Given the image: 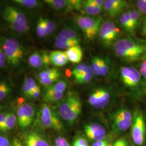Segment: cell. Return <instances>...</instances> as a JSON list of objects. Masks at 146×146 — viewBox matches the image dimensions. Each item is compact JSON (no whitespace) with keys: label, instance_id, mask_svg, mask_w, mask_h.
<instances>
[{"label":"cell","instance_id":"cell-24","mask_svg":"<svg viewBox=\"0 0 146 146\" xmlns=\"http://www.w3.org/2000/svg\"><path fill=\"white\" fill-rule=\"evenodd\" d=\"M68 61L73 63H78L82 61L83 52L79 45L72 47L65 52Z\"/></svg>","mask_w":146,"mask_h":146},{"label":"cell","instance_id":"cell-11","mask_svg":"<svg viewBox=\"0 0 146 146\" xmlns=\"http://www.w3.org/2000/svg\"><path fill=\"white\" fill-rule=\"evenodd\" d=\"M111 97V93L109 88L101 87L92 90L89 95L88 102L94 108L101 110L110 104Z\"/></svg>","mask_w":146,"mask_h":146},{"label":"cell","instance_id":"cell-30","mask_svg":"<svg viewBox=\"0 0 146 146\" xmlns=\"http://www.w3.org/2000/svg\"><path fill=\"white\" fill-rule=\"evenodd\" d=\"M36 31L37 36L41 38H43L48 36L44 19L42 17L39 18L37 23Z\"/></svg>","mask_w":146,"mask_h":146},{"label":"cell","instance_id":"cell-19","mask_svg":"<svg viewBox=\"0 0 146 146\" xmlns=\"http://www.w3.org/2000/svg\"><path fill=\"white\" fill-rule=\"evenodd\" d=\"M25 146H50L47 139L36 131L27 133L24 137Z\"/></svg>","mask_w":146,"mask_h":146},{"label":"cell","instance_id":"cell-37","mask_svg":"<svg viewBox=\"0 0 146 146\" xmlns=\"http://www.w3.org/2000/svg\"><path fill=\"white\" fill-rule=\"evenodd\" d=\"M136 6L141 14H146V0L136 1Z\"/></svg>","mask_w":146,"mask_h":146},{"label":"cell","instance_id":"cell-42","mask_svg":"<svg viewBox=\"0 0 146 146\" xmlns=\"http://www.w3.org/2000/svg\"><path fill=\"white\" fill-rule=\"evenodd\" d=\"M140 72L141 74V76H142L146 80V58L143 60L141 64Z\"/></svg>","mask_w":146,"mask_h":146},{"label":"cell","instance_id":"cell-15","mask_svg":"<svg viewBox=\"0 0 146 146\" xmlns=\"http://www.w3.org/2000/svg\"><path fill=\"white\" fill-rule=\"evenodd\" d=\"M128 7L127 2L123 0H106L104 9L111 18L121 15Z\"/></svg>","mask_w":146,"mask_h":146},{"label":"cell","instance_id":"cell-14","mask_svg":"<svg viewBox=\"0 0 146 146\" xmlns=\"http://www.w3.org/2000/svg\"><path fill=\"white\" fill-rule=\"evenodd\" d=\"M84 131L87 137L95 142L105 140L107 136L104 127L96 122L90 123L84 125Z\"/></svg>","mask_w":146,"mask_h":146},{"label":"cell","instance_id":"cell-8","mask_svg":"<svg viewBox=\"0 0 146 146\" xmlns=\"http://www.w3.org/2000/svg\"><path fill=\"white\" fill-rule=\"evenodd\" d=\"M131 135L135 146H143L146 141V123L143 114L139 110H136L133 114Z\"/></svg>","mask_w":146,"mask_h":146},{"label":"cell","instance_id":"cell-20","mask_svg":"<svg viewBox=\"0 0 146 146\" xmlns=\"http://www.w3.org/2000/svg\"><path fill=\"white\" fill-rule=\"evenodd\" d=\"M47 3L52 9L58 11H64L73 10L71 0H45Z\"/></svg>","mask_w":146,"mask_h":146},{"label":"cell","instance_id":"cell-23","mask_svg":"<svg viewBox=\"0 0 146 146\" xmlns=\"http://www.w3.org/2000/svg\"><path fill=\"white\" fill-rule=\"evenodd\" d=\"M102 9L103 8L93 3L91 0L82 1V7L80 11L85 15L95 16L100 14Z\"/></svg>","mask_w":146,"mask_h":146},{"label":"cell","instance_id":"cell-36","mask_svg":"<svg viewBox=\"0 0 146 146\" xmlns=\"http://www.w3.org/2000/svg\"><path fill=\"white\" fill-rule=\"evenodd\" d=\"M73 146H89L88 142L83 137H78L73 142Z\"/></svg>","mask_w":146,"mask_h":146},{"label":"cell","instance_id":"cell-47","mask_svg":"<svg viewBox=\"0 0 146 146\" xmlns=\"http://www.w3.org/2000/svg\"><path fill=\"white\" fill-rule=\"evenodd\" d=\"M12 144L13 146H25V145L22 143L21 140L17 138H15L14 139Z\"/></svg>","mask_w":146,"mask_h":146},{"label":"cell","instance_id":"cell-3","mask_svg":"<svg viewBox=\"0 0 146 146\" xmlns=\"http://www.w3.org/2000/svg\"><path fill=\"white\" fill-rule=\"evenodd\" d=\"M2 16L13 31L19 33H25L28 31V23L26 16L15 7L5 6Z\"/></svg>","mask_w":146,"mask_h":146},{"label":"cell","instance_id":"cell-31","mask_svg":"<svg viewBox=\"0 0 146 146\" xmlns=\"http://www.w3.org/2000/svg\"><path fill=\"white\" fill-rule=\"evenodd\" d=\"M11 92V89L8 84L5 81H0V101L5 99Z\"/></svg>","mask_w":146,"mask_h":146},{"label":"cell","instance_id":"cell-29","mask_svg":"<svg viewBox=\"0 0 146 146\" xmlns=\"http://www.w3.org/2000/svg\"><path fill=\"white\" fill-rule=\"evenodd\" d=\"M91 67L89 65H87L85 63H80L78 64L76 67L72 71V75L74 77L75 80L79 78L86 72H87Z\"/></svg>","mask_w":146,"mask_h":146},{"label":"cell","instance_id":"cell-28","mask_svg":"<svg viewBox=\"0 0 146 146\" xmlns=\"http://www.w3.org/2000/svg\"><path fill=\"white\" fill-rule=\"evenodd\" d=\"M14 3L27 8H35L41 5V2L37 0H14Z\"/></svg>","mask_w":146,"mask_h":146},{"label":"cell","instance_id":"cell-45","mask_svg":"<svg viewBox=\"0 0 146 146\" xmlns=\"http://www.w3.org/2000/svg\"><path fill=\"white\" fill-rule=\"evenodd\" d=\"M8 113L7 112H2L0 114V128L3 125L5 119L8 116Z\"/></svg>","mask_w":146,"mask_h":146},{"label":"cell","instance_id":"cell-25","mask_svg":"<svg viewBox=\"0 0 146 146\" xmlns=\"http://www.w3.org/2000/svg\"><path fill=\"white\" fill-rule=\"evenodd\" d=\"M120 22L122 28L129 34H133L135 33L136 30L133 25L129 11H125L121 15Z\"/></svg>","mask_w":146,"mask_h":146},{"label":"cell","instance_id":"cell-49","mask_svg":"<svg viewBox=\"0 0 146 146\" xmlns=\"http://www.w3.org/2000/svg\"><path fill=\"white\" fill-rule=\"evenodd\" d=\"M4 107H4V106H3V105L0 104V114H1V113H2V110H3Z\"/></svg>","mask_w":146,"mask_h":146},{"label":"cell","instance_id":"cell-13","mask_svg":"<svg viewBox=\"0 0 146 146\" xmlns=\"http://www.w3.org/2000/svg\"><path fill=\"white\" fill-rule=\"evenodd\" d=\"M35 110L31 104L25 103L21 104L17 111V124L21 129H25L31 125L34 120Z\"/></svg>","mask_w":146,"mask_h":146},{"label":"cell","instance_id":"cell-32","mask_svg":"<svg viewBox=\"0 0 146 146\" xmlns=\"http://www.w3.org/2000/svg\"><path fill=\"white\" fill-rule=\"evenodd\" d=\"M94 74L93 73L92 70V68H90L79 78L76 79L75 81L78 84H88L93 80L94 78Z\"/></svg>","mask_w":146,"mask_h":146},{"label":"cell","instance_id":"cell-33","mask_svg":"<svg viewBox=\"0 0 146 146\" xmlns=\"http://www.w3.org/2000/svg\"><path fill=\"white\" fill-rule=\"evenodd\" d=\"M130 11L131 18L133 23V25L136 29L140 26L141 21V14L137 9H132Z\"/></svg>","mask_w":146,"mask_h":146},{"label":"cell","instance_id":"cell-26","mask_svg":"<svg viewBox=\"0 0 146 146\" xmlns=\"http://www.w3.org/2000/svg\"><path fill=\"white\" fill-rule=\"evenodd\" d=\"M38 88L40 87L33 78L31 77H27L25 79L22 86L23 93L26 96L30 98L31 93Z\"/></svg>","mask_w":146,"mask_h":146},{"label":"cell","instance_id":"cell-22","mask_svg":"<svg viewBox=\"0 0 146 146\" xmlns=\"http://www.w3.org/2000/svg\"><path fill=\"white\" fill-rule=\"evenodd\" d=\"M50 63L56 67H62L67 64L68 60L64 52L60 50L52 51L49 54Z\"/></svg>","mask_w":146,"mask_h":146},{"label":"cell","instance_id":"cell-44","mask_svg":"<svg viewBox=\"0 0 146 146\" xmlns=\"http://www.w3.org/2000/svg\"><path fill=\"white\" fill-rule=\"evenodd\" d=\"M92 146H113V145L106 140L101 141H95Z\"/></svg>","mask_w":146,"mask_h":146},{"label":"cell","instance_id":"cell-46","mask_svg":"<svg viewBox=\"0 0 146 146\" xmlns=\"http://www.w3.org/2000/svg\"><path fill=\"white\" fill-rule=\"evenodd\" d=\"M92 2L94 3L100 8H104V0H91Z\"/></svg>","mask_w":146,"mask_h":146},{"label":"cell","instance_id":"cell-5","mask_svg":"<svg viewBox=\"0 0 146 146\" xmlns=\"http://www.w3.org/2000/svg\"><path fill=\"white\" fill-rule=\"evenodd\" d=\"M76 23L87 40H93L98 35L103 23L102 19L99 16L80 15L76 19Z\"/></svg>","mask_w":146,"mask_h":146},{"label":"cell","instance_id":"cell-1","mask_svg":"<svg viewBox=\"0 0 146 146\" xmlns=\"http://www.w3.org/2000/svg\"><path fill=\"white\" fill-rule=\"evenodd\" d=\"M114 50L117 57L127 62L146 58V43L131 38L123 37L115 42Z\"/></svg>","mask_w":146,"mask_h":146},{"label":"cell","instance_id":"cell-12","mask_svg":"<svg viewBox=\"0 0 146 146\" xmlns=\"http://www.w3.org/2000/svg\"><path fill=\"white\" fill-rule=\"evenodd\" d=\"M120 78L126 87L135 88L140 84L141 75L139 70L130 66H122L120 68Z\"/></svg>","mask_w":146,"mask_h":146},{"label":"cell","instance_id":"cell-38","mask_svg":"<svg viewBox=\"0 0 146 146\" xmlns=\"http://www.w3.org/2000/svg\"><path fill=\"white\" fill-rule=\"evenodd\" d=\"M55 146H70L68 141L62 136H58L54 141Z\"/></svg>","mask_w":146,"mask_h":146},{"label":"cell","instance_id":"cell-18","mask_svg":"<svg viewBox=\"0 0 146 146\" xmlns=\"http://www.w3.org/2000/svg\"><path fill=\"white\" fill-rule=\"evenodd\" d=\"M28 62L33 68H40L47 66L50 63L49 54L46 52H34L29 56Z\"/></svg>","mask_w":146,"mask_h":146},{"label":"cell","instance_id":"cell-7","mask_svg":"<svg viewBox=\"0 0 146 146\" xmlns=\"http://www.w3.org/2000/svg\"><path fill=\"white\" fill-rule=\"evenodd\" d=\"M1 47L5 54L7 61L13 66H18L23 58V49L21 44L14 38H5Z\"/></svg>","mask_w":146,"mask_h":146},{"label":"cell","instance_id":"cell-6","mask_svg":"<svg viewBox=\"0 0 146 146\" xmlns=\"http://www.w3.org/2000/svg\"><path fill=\"white\" fill-rule=\"evenodd\" d=\"M133 114L127 108H120L114 111L110 116L113 131L119 135L128 131L132 125Z\"/></svg>","mask_w":146,"mask_h":146},{"label":"cell","instance_id":"cell-43","mask_svg":"<svg viewBox=\"0 0 146 146\" xmlns=\"http://www.w3.org/2000/svg\"><path fill=\"white\" fill-rule=\"evenodd\" d=\"M41 94V89L40 88H38L31 93L30 96V98L35 100L38 99L40 97Z\"/></svg>","mask_w":146,"mask_h":146},{"label":"cell","instance_id":"cell-10","mask_svg":"<svg viewBox=\"0 0 146 146\" xmlns=\"http://www.w3.org/2000/svg\"><path fill=\"white\" fill-rule=\"evenodd\" d=\"M120 30L111 21L104 22L100 29L98 36L101 43L104 47H108L114 45L119 38Z\"/></svg>","mask_w":146,"mask_h":146},{"label":"cell","instance_id":"cell-41","mask_svg":"<svg viewBox=\"0 0 146 146\" xmlns=\"http://www.w3.org/2000/svg\"><path fill=\"white\" fill-rule=\"evenodd\" d=\"M9 140L5 136L0 135V146H11Z\"/></svg>","mask_w":146,"mask_h":146},{"label":"cell","instance_id":"cell-9","mask_svg":"<svg viewBox=\"0 0 146 146\" xmlns=\"http://www.w3.org/2000/svg\"><path fill=\"white\" fill-rule=\"evenodd\" d=\"M81 41L78 33L70 27H66L58 34L55 40V46L58 49H66L78 46Z\"/></svg>","mask_w":146,"mask_h":146},{"label":"cell","instance_id":"cell-35","mask_svg":"<svg viewBox=\"0 0 146 146\" xmlns=\"http://www.w3.org/2000/svg\"><path fill=\"white\" fill-rule=\"evenodd\" d=\"M44 21H45L46 28H47L48 35H50L55 29V27H56L55 23L52 20L48 19H44Z\"/></svg>","mask_w":146,"mask_h":146},{"label":"cell","instance_id":"cell-2","mask_svg":"<svg viewBox=\"0 0 146 146\" xmlns=\"http://www.w3.org/2000/svg\"><path fill=\"white\" fill-rule=\"evenodd\" d=\"M82 104L78 93L69 92L59 105L58 114L69 125H73L82 112Z\"/></svg>","mask_w":146,"mask_h":146},{"label":"cell","instance_id":"cell-4","mask_svg":"<svg viewBox=\"0 0 146 146\" xmlns=\"http://www.w3.org/2000/svg\"><path fill=\"white\" fill-rule=\"evenodd\" d=\"M39 122L43 128L57 131L63 130V125L58 111L49 104H43L39 113Z\"/></svg>","mask_w":146,"mask_h":146},{"label":"cell","instance_id":"cell-16","mask_svg":"<svg viewBox=\"0 0 146 146\" xmlns=\"http://www.w3.org/2000/svg\"><path fill=\"white\" fill-rule=\"evenodd\" d=\"M61 75L57 68H47L38 73L37 77L40 84L48 87L58 82Z\"/></svg>","mask_w":146,"mask_h":146},{"label":"cell","instance_id":"cell-21","mask_svg":"<svg viewBox=\"0 0 146 146\" xmlns=\"http://www.w3.org/2000/svg\"><path fill=\"white\" fill-rule=\"evenodd\" d=\"M64 93L57 92L52 89L46 87L45 89L43 99L47 103L46 104H56L63 99Z\"/></svg>","mask_w":146,"mask_h":146},{"label":"cell","instance_id":"cell-48","mask_svg":"<svg viewBox=\"0 0 146 146\" xmlns=\"http://www.w3.org/2000/svg\"><path fill=\"white\" fill-rule=\"evenodd\" d=\"M141 30H142V33H143V34L146 36V17L142 22Z\"/></svg>","mask_w":146,"mask_h":146},{"label":"cell","instance_id":"cell-17","mask_svg":"<svg viewBox=\"0 0 146 146\" xmlns=\"http://www.w3.org/2000/svg\"><path fill=\"white\" fill-rule=\"evenodd\" d=\"M91 62L90 67L94 75L105 76L109 73V63L104 58L96 56L92 59Z\"/></svg>","mask_w":146,"mask_h":146},{"label":"cell","instance_id":"cell-34","mask_svg":"<svg viewBox=\"0 0 146 146\" xmlns=\"http://www.w3.org/2000/svg\"><path fill=\"white\" fill-rule=\"evenodd\" d=\"M49 88L60 93H64L67 88V84L66 81L61 80L48 86Z\"/></svg>","mask_w":146,"mask_h":146},{"label":"cell","instance_id":"cell-50","mask_svg":"<svg viewBox=\"0 0 146 146\" xmlns=\"http://www.w3.org/2000/svg\"><path fill=\"white\" fill-rule=\"evenodd\" d=\"M11 146H13V144H12V145H11Z\"/></svg>","mask_w":146,"mask_h":146},{"label":"cell","instance_id":"cell-39","mask_svg":"<svg viewBox=\"0 0 146 146\" xmlns=\"http://www.w3.org/2000/svg\"><path fill=\"white\" fill-rule=\"evenodd\" d=\"M7 61L5 54L2 49V48L1 47V44H0V69L5 66Z\"/></svg>","mask_w":146,"mask_h":146},{"label":"cell","instance_id":"cell-27","mask_svg":"<svg viewBox=\"0 0 146 146\" xmlns=\"http://www.w3.org/2000/svg\"><path fill=\"white\" fill-rule=\"evenodd\" d=\"M17 123V116L13 113H8L3 125L0 128V132H7L12 130L14 128Z\"/></svg>","mask_w":146,"mask_h":146},{"label":"cell","instance_id":"cell-40","mask_svg":"<svg viewBox=\"0 0 146 146\" xmlns=\"http://www.w3.org/2000/svg\"><path fill=\"white\" fill-rule=\"evenodd\" d=\"M113 146H129V145L125 137H121L114 142Z\"/></svg>","mask_w":146,"mask_h":146}]
</instances>
